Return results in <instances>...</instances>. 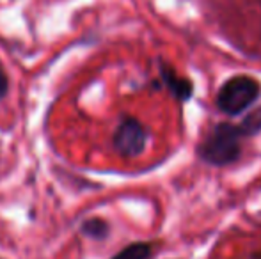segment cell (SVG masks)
<instances>
[{
    "mask_svg": "<svg viewBox=\"0 0 261 259\" xmlns=\"http://www.w3.org/2000/svg\"><path fill=\"white\" fill-rule=\"evenodd\" d=\"M242 138L244 133L237 125L217 123L208 130L201 144L197 146V155L208 165H231L242 156Z\"/></svg>",
    "mask_w": 261,
    "mask_h": 259,
    "instance_id": "obj_1",
    "label": "cell"
},
{
    "mask_svg": "<svg viewBox=\"0 0 261 259\" xmlns=\"http://www.w3.org/2000/svg\"><path fill=\"white\" fill-rule=\"evenodd\" d=\"M261 94V83L249 75H234L227 78L215 98L217 108L226 116H240Z\"/></svg>",
    "mask_w": 261,
    "mask_h": 259,
    "instance_id": "obj_2",
    "label": "cell"
},
{
    "mask_svg": "<svg viewBox=\"0 0 261 259\" xmlns=\"http://www.w3.org/2000/svg\"><path fill=\"white\" fill-rule=\"evenodd\" d=\"M149 133L146 126L135 118H124L117 125L116 133H114V148L121 156L126 158H135L142 155L148 146Z\"/></svg>",
    "mask_w": 261,
    "mask_h": 259,
    "instance_id": "obj_3",
    "label": "cell"
},
{
    "mask_svg": "<svg viewBox=\"0 0 261 259\" xmlns=\"http://www.w3.org/2000/svg\"><path fill=\"white\" fill-rule=\"evenodd\" d=\"M160 76L164 85L169 89V93L179 101H189L190 96L194 93V85L189 78L185 76H179L178 73L174 71V68H171L169 64L160 63Z\"/></svg>",
    "mask_w": 261,
    "mask_h": 259,
    "instance_id": "obj_4",
    "label": "cell"
},
{
    "mask_svg": "<svg viewBox=\"0 0 261 259\" xmlns=\"http://www.w3.org/2000/svg\"><path fill=\"white\" fill-rule=\"evenodd\" d=\"M82 233L89 238L103 240L109 235V224L101 218H89L82 224Z\"/></svg>",
    "mask_w": 261,
    "mask_h": 259,
    "instance_id": "obj_5",
    "label": "cell"
},
{
    "mask_svg": "<svg viewBox=\"0 0 261 259\" xmlns=\"http://www.w3.org/2000/svg\"><path fill=\"white\" fill-rule=\"evenodd\" d=\"M149 256H151V247L148 243H132L110 259H148Z\"/></svg>",
    "mask_w": 261,
    "mask_h": 259,
    "instance_id": "obj_6",
    "label": "cell"
},
{
    "mask_svg": "<svg viewBox=\"0 0 261 259\" xmlns=\"http://www.w3.org/2000/svg\"><path fill=\"white\" fill-rule=\"evenodd\" d=\"M238 128H240L242 133H244V137L258 135L261 131V107L256 108L254 112H251V114L238 125Z\"/></svg>",
    "mask_w": 261,
    "mask_h": 259,
    "instance_id": "obj_7",
    "label": "cell"
},
{
    "mask_svg": "<svg viewBox=\"0 0 261 259\" xmlns=\"http://www.w3.org/2000/svg\"><path fill=\"white\" fill-rule=\"evenodd\" d=\"M9 91V80H7V75L4 73V69L0 68V100L7 94Z\"/></svg>",
    "mask_w": 261,
    "mask_h": 259,
    "instance_id": "obj_8",
    "label": "cell"
},
{
    "mask_svg": "<svg viewBox=\"0 0 261 259\" xmlns=\"http://www.w3.org/2000/svg\"><path fill=\"white\" fill-rule=\"evenodd\" d=\"M247 259H261V252H254V254H251Z\"/></svg>",
    "mask_w": 261,
    "mask_h": 259,
    "instance_id": "obj_9",
    "label": "cell"
}]
</instances>
